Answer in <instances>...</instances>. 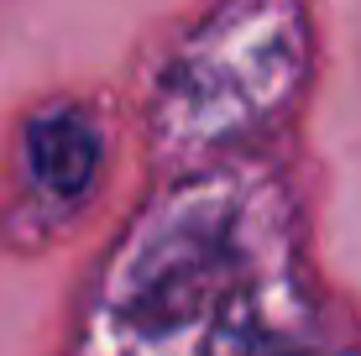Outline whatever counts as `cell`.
Masks as SVG:
<instances>
[{"instance_id": "7a4b0ae2", "label": "cell", "mask_w": 361, "mask_h": 356, "mask_svg": "<svg viewBox=\"0 0 361 356\" xmlns=\"http://www.w3.org/2000/svg\"><path fill=\"white\" fill-rule=\"evenodd\" d=\"M204 356H314V351L298 346L283 330H267V325H220L209 336Z\"/></svg>"}, {"instance_id": "6da1fadb", "label": "cell", "mask_w": 361, "mask_h": 356, "mask_svg": "<svg viewBox=\"0 0 361 356\" xmlns=\"http://www.w3.org/2000/svg\"><path fill=\"white\" fill-rule=\"evenodd\" d=\"M27 157L47 194L79 200L99 173V131L84 110H47L27 126Z\"/></svg>"}]
</instances>
